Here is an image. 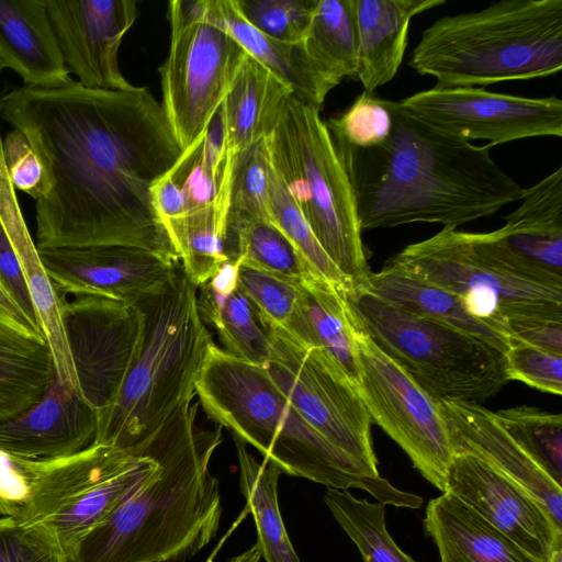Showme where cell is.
I'll use <instances>...</instances> for the list:
<instances>
[{
	"label": "cell",
	"instance_id": "6da1fadb",
	"mask_svg": "<svg viewBox=\"0 0 562 562\" xmlns=\"http://www.w3.org/2000/svg\"><path fill=\"white\" fill-rule=\"evenodd\" d=\"M0 117L24 134L45 171L37 249L127 246L180 262L150 187L182 150L146 87L24 85L0 97Z\"/></svg>",
	"mask_w": 562,
	"mask_h": 562
},
{
	"label": "cell",
	"instance_id": "7a4b0ae2",
	"mask_svg": "<svg viewBox=\"0 0 562 562\" xmlns=\"http://www.w3.org/2000/svg\"><path fill=\"white\" fill-rule=\"evenodd\" d=\"M390 106L392 128L382 143L333 142L361 231L417 222L457 228L520 200L524 188L496 165L488 145L448 134L401 101Z\"/></svg>",
	"mask_w": 562,
	"mask_h": 562
},
{
	"label": "cell",
	"instance_id": "3957f363",
	"mask_svg": "<svg viewBox=\"0 0 562 562\" xmlns=\"http://www.w3.org/2000/svg\"><path fill=\"white\" fill-rule=\"evenodd\" d=\"M199 406L181 405L134 445L156 470L82 538L72 562H183L215 538L222 504L210 464L223 428L200 427Z\"/></svg>",
	"mask_w": 562,
	"mask_h": 562
},
{
	"label": "cell",
	"instance_id": "277c9868",
	"mask_svg": "<svg viewBox=\"0 0 562 562\" xmlns=\"http://www.w3.org/2000/svg\"><path fill=\"white\" fill-rule=\"evenodd\" d=\"M209 418L257 449L282 473L327 488H359L378 502L417 509L423 497L393 486L336 448L296 411L266 367L213 344L196 382Z\"/></svg>",
	"mask_w": 562,
	"mask_h": 562
},
{
	"label": "cell",
	"instance_id": "5b68a950",
	"mask_svg": "<svg viewBox=\"0 0 562 562\" xmlns=\"http://www.w3.org/2000/svg\"><path fill=\"white\" fill-rule=\"evenodd\" d=\"M139 340L112 405L98 415L93 443L132 447L196 396V382L214 344L198 311V289L180 262L159 289L134 303Z\"/></svg>",
	"mask_w": 562,
	"mask_h": 562
},
{
	"label": "cell",
	"instance_id": "8992f818",
	"mask_svg": "<svg viewBox=\"0 0 562 562\" xmlns=\"http://www.w3.org/2000/svg\"><path fill=\"white\" fill-rule=\"evenodd\" d=\"M437 88L548 77L562 69V0H502L442 16L408 61Z\"/></svg>",
	"mask_w": 562,
	"mask_h": 562
},
{
	"label": "cell",
	"instance_id": "52a82bcc",
	"mask_svg": "<svg viewBox=\"0 0 562 562\" xmlns=\"http://www.w3.org/2000/svg\"><path fill=\"white\" fill-rule=\"evenodd\" d=\"M389 262L460 296L472 315L508 338L514 325L562 321V278L515 255L501 228L470 233L442 227Z\"/></svg>",
	"mask_w": 562,
	"mask_h": 562
},
{
	"label": "cell",
	"instance_id": "ba28073f",
	"mask_svg": "<svg viewBox=\"0 0 562 562\" xmlns=\"http://www.w3.org/2000/svg\"><path fill=\"white\" fill-rule=\"evenodd\" d=\"M341 293L369 338L436 401L480 404L509 382L505 353L484 340L412 313L360 285Z\"/></svg>",
	"mask_w": 562,
	"mask_h": 562
},
{
	"label": "cell",
	"instance_id": "9c48e42d",
	"mask_svg": "<svg viewBox=\"0 0 562 562\" xmlns=\"http://www.w3.org/2000/svg\"><path fill=\"white\" fill-rule=\"evenodd\" d=\"M271 164L318 244L351 282L371 271L345 169L319 110L290 95L267 137Z\"/></svg>",
	"mask_w": 562,
	"mask_h": 562
},
{
	"label": "cell",
	"instance_id": "30bf717a",
	"mask_svg": "<svg viewBox=\"0 0 562 562\" xmlns=\"http://www.w3.org/2000/svg\"><path fill=\"white\" fill-rule=\"evenodd\" d=\"M170 45L159 68L162 108L181 150L206 130L247 53L205 13L202 0L168 3Z\"/></svg>",
	"mask_w": 562,
	"mask_h": 562
},
{
	"label": "cell",
	"instance_id": "8fae6325",
	"mask_svg": "<svg viewBox=\"0 0 562 562\" xmlns=\"http://www.w3.org/2000/svg\"><path fill=\"white\" fill-rule=\"evenodd\" d=\"M263 327L271 341L265 367L296 411L331 445L379 474L372 422L357 386L322 349L283 328Z\"/></svg>",
	"mask_w": 562,
	"mask_h": 562
},
{
	"label": "cell",
	"instance_id": "7c38bea8",
	"mask_svg": "<svg viewBox=\"0 0 562 562\" xmlns=\"http://www.w3.org/2000/svg\"><path fill=\"white\" fill-rule=\"evenodd\" d=\"M350 317L358 362V392L371 422L378 424L419 473L443 493L453 450L438 402L369 338L351 313Z\"/></svg>",
	"mask_w": 562,
	"mask_h": 562
},
{
	"label": "cell",
	"instance_id": "4fadbf2b",
	"mask_svg": "<svg viewBox=\"0 0 562 562\" xmlns=\"http://www.w3.org/2000/svg\"><path fill=\"white\" fill-rule=\"evenodd\" d=\"M402 105L425 122L460 138L488 146L538 136H562V101L528 98L484 88H437L416 92Z\"/></svg>",
	"mask_w": 562,
	"mask_h": 562
},
{
	"label": "cell",
	"instance_id": "5bb4252c",
	"mask_svg": "<svg viewBox=\"0 0 562 562\" xmlns=\"http://www.w3.org/2000/svg\"><path fill=\"white\" fill-rule=\"evenodd\" d=\"M58 296L79 391L99 415L116 398L131 366L140 312L135 304L102 296Z\"/></svg>",
	"mask_w": 562,
	"mask_h": 562
},
{
	"label": "cell",
	"instance_id": "9a60e30c",
	"mask_svg": "<svg viewBox=\"0 0 562 562\" xmlns=\"http://www.w3.org/2000/svg\"><path fill=\"white\" fill-rule=\"evenodd\" d=\"M69 74L87 88H135L122 75L119 50L137 18L135 0H44Z\"/></svg>",
	"mask_w": 562,
	"mask_h": 562
},
{
	"label": "cell",
	"instance_id": "2e32d148",
	"mask_svg": "<svg viewBox=\"0 0 562 562\" xmlns=\"http://www.w3.org/2000/svg\"><path fill=\"white\" fill-rule=\"evenodd\" d=\"M445 492L470 507L537 562H548L562 546L558 529L544 507L524 487L481 460L454 453Z\"/></svg>",
	"mask_w": 562,
	"mask_h": 562
},
{
	"label": "cell",
	"instance_id": "e0dca14e",
	"mask_svg": "<svg viewBox=\"0 0 562 562\" xmlns=\"http://www.w3.org/2000/svg\"><path fill=\"white\" fill-rule=\"evenodd\" d=\"M37 250L58 295H95L130 304L162 286L178 263L127 246Z\"/></svg>",
	"mask_w": 562,
	"mask_h": 562
},
{
	"label": "cell",
	"instance_id": "ac0fdd59",
	"mask_svg": "<svg viewBox=\"0 0 562 562\" xmlns=\"http://www.w3.org/2000/svg\"><path fill=\"white\" fill-rule=\"evenodd\" d=\"M97 429V411L55 373L37 403L0 419V452L30 460L63 458L91 446Z\"/></svg>",
	"mask_w": 562,
	"mask_h": 562
},
{
	"label": "cell",
	"instance_id": "d6986e66",
	"mask_svg": "<svg viewBox=\"0 0 562 562\" xmlns=\"http://www.w3.org/2000/svg\"><path fill=\"white\" fill-rule=\"evenodd\" d=\"M454 453L485 461L529 492L562 530V485L525 452L499 426L494 413L479 403L437 401Z\"/></svg>",
	"mask_w": 562,
	"mask_h": 562
},
{
	"label": "cell",
	"instance_id": "ffe728a7",
	"mask_svg": "<svg viewBox=\"0 0 562 562\" xmlns=\"http://www.w3.org/2000/svg\"><path fill=\"white\" fill-rule=\"evenodd\" d=\"M0 218L21 265L38 325L52 352L58 381L79 391L64 330L60 299L38 255L5 168L0 134ZM81 394V393H80Z\"/></svg>",
	"mask_w": 562,
	"mask_h": 562
},
{
	"label": "cell",
	"instance_id": "44dd1931",
	"mask_svg": "<svg viewBox=\"0 0 562 562\" xmlns=\"http://www.w3.org/2000/svg\"><path fill=\"white\" fill-rule=\"evenodd\" d=\"M156 468V460L136 447L116 446L104 469L45 521L71 561L82 538L144 483Z\"/></svg>",
	"mask_w": 562,
	"mask_h": 562
},
{
	"label": "cell",
	"instance_id": "7402d4cb",
	"mask_svg": "<svg viewBox=\"0 0 562 562\" xmlns=\"http://www.w3.org/2000/svg\"><path fill=\"white\" fill-rule=\"evenodd\" d=\"M0 61L25 86L71 82L44 0H0Z\"/></svg>",
	"mask_w": 562,
	"mask_h": 562
},
{
	"label": "cell",
	"instance_id": "603a6c76",
	"mask_svg": "<svg viewBox=\"0 0 562 562\" xmlns=\"http://www.w3.org/2000/svg\"><path fill=\"white\" fill-rule=\"evenodd\" d=\"M445 3L446 0H355L357 80L363 91L374 93L395 77L412 19Z\"/></svg>",
	"mask_w": 562,
	"mask_h": 562
},
{
	"label": "cell",
	"instance_id": "cb8c5ba5",
	"mask_svg": "<svg viewBox=\"0 0 562 562\" xmlns=\"http://www.w3.org/2000/svg\"><path fill=\"white\" fill-rule=\"evenodd\" d=\"M206 15L226 30L246 53L288 85L292 94L315 109L336 86L308 54L304 41L286 43L269 37L250 25L234 0H202Z\"/></svg>",
	"mask_w": 562,
	"mask_h": 562
},
{
	"label": "cell",
	"instance_id": "d4e9b609",
	"mask_svg": "<svg viewBox=\"0 0 562 562\" xmlns=\"http://www.w3.org/2000/svg\"><path fill=\"white\" fill-rule=\"evenodd\" d=\"M501 227L507 247L531 266L562 278V167L524 189Z\"/></svg>",
	"mask_w": 562,
	"mask_h": 562
},
{
	"label": "cell",
	"instance_id": "484cf974",
	"mask_svg": "<svg viewBox=\"0 0 562 562\" xmlns=\"http://www.w3.org/2000/svg\"><path fill=\"white\" fill-rule=\"evenodd\" d=\"M424 528L438 549L440 562H537L447 492L428 502Z\"/></svg>",
	"mask_w": 562,
	"mask_h": 562
},
{
	"label": "cell",
	"instance_id": "4316f807",
	"mask_svg": "<svg viewBox=\"0 0 562 562\" xmlns=\"http://www.w3.org/2000/svg\"><path fill=\"white\" fill-rule=\"evenodd\" d=\"M290 95L288 85L247 54L218 108L227 153L268 137Z\"/></svg>",
	"mask_w": 562,
	"mask_h": 562
},
{
	"label": "cell",
	"instance_id": "83f0119b",
	"mask_svg": "<svg viewBox=\"0 0 562 562\" xmlns=\"http://www.w3.org/2000/svg\"><path fill=\"white\" fill-rule=\"evenodd\" d=\"M357 285L412 313L480 338L504 353L508 349L509 338L472 315L460 296L389 261Z\"/></svg>",
	"mask_w": 562,
	"mask_h": 562
},
{
	"label": "cell",
	"instance_id": "f1b7e54d",
	"mask_svg": "<svg viewBox=\"0 0 562 562\" xmlns=\"http://www.w3.org/2000/svg\"><path fill=\"white\" fill-rule=\"evenodd\" d=\"M300 289L296 310L284 330L322 349L358 389L353 326L341 289L318 276L303 280Z\"/></svg>",
	"mask_w": 562,
	"mask_h": 562
},
{
	"label": "cell",
	"instance_id": "f546056e",
	"mask_svg": "<svg viewBox=\"0 0 562 562\" xmlns=\"http://www.w3.org/2000/svg\"><path fill=\"white\" fill-rule=\"evenodd\" d=\"M232 155L227 153L216 198L180 216L164 220L189 280L200 288L227 261L224 252Z\"/></svg>",
	"mask_w": 562,
	"mask_h": 562
},
{
	"label": "cell",
	"instance_id": "4dcf8cb0",
	"mask_svg": "<svg viewBox=\"0 0 562 562\" xmlns=\"http://www.w3.org/2000/svg\"><path fill=\"white\" fill-rule=\"evenodd\" d=\"M233 440L239 464V487L254 516L256 547L261 558L265 562H301L279 508L278 483L282 471L271 461L259 462L238 438Z\"/></svg>",
	"mask_w": 562,
	"mask_h": 562
},
{
	"label": "cell",
	"instance_id": "1f68e13d",
	"mask_svg": "<svg viewBox=\"0 0 562 562\" xmlns=\"http://www.w3.org/2000/svg\"><path fill=\"white\" fill-rule=\"evenodd\" d=\"M55 374L46 340L0 330V419L37 403Z\"/></svg>",
	"mask_w": 562,
	"mask_h": 562
},
{
	"label": "cell",
	"instance_id": "d6a6232c",
	"mask_svg": "<svg viewBox=\"0 0 562 562\" xmlns=\"http://www.w3.org/2000/svg\"><path fill=\"white\" fill-rule=\"evenodd\" d=\"M198 290L199 314L204 324L216 330L223 349L236 358L265 367L270 358L271 341L243 291L237 286L222 292L209 283Z\"/></svg>",
	"mask_w": 562,
	"mask_h": 562
},
{
	"label": "cell",
	"instance_id": "836d02e7",
	"mask_svg": "<svg viewBox=\"0 0 562 562\" xmlns=\"http://www.w3.org/2000/svg\"><path fill=\"white\" fill-rule=\"evenodd\" d=\"M304 44L319 69L335 86L345 78L357 79L355 0H318Z\"/></svg>",
	"mask_w": 562,
	"mask_h": 562
},
{
	"label": "cell",
	"instance_id": "e575fe53",
	"mask_svg": "<svg viewBox=\"0 0 562 562\" xmlns=\"http://www.w3.org/2000/svg\"><path fill=\"white\" fill-rule=\"evenodd\" d=\"M53 465V459L30 460L0 452V515L26 526L46 521L58 502Z\"/></svg>",
	"mask_w": 562,
	"mask_h": 562
},
{
	"label": "cell",
	"instance_id": "d590c367",
	"mask_svg": "<svg viewBox=\"0 0 562 562\" xmlns=\"http://www.w3.org/2000/svg\"><path fill=\"white\" fill-rule=\"evenodd\" d=\"M224 252L227 261L259 269L295 283L317 276L271 220H259L225 231Z\"/></svg>",
	"mask_w": 562,
	"mask_h": 562
},
{
	"label": "cell",
	"instance_id": "8d00e7d4",
	"mask_svg": "<svg viewBox=\"0 0 562 562\" xmlns=\"http://www.w3.org/2000/svg\"><path fill=\"white\" fill-rule=\"evenodd\" d=\"M324 502L358 548L363 562H417L398 548L385 524V504L355 497L349 491L327 488Z\"/></svg>",
	"mask_w": 562,
	"mask_h": 562
},
{
	"label": "cell",
	"instance_id": "74e56055",
	"mask_svg": "<svg viewBox=\"0 0 562 562\" xmlns=\"http://www.w3.org/2000/svg\"><path fill=\"white\" fill-rule=\"evenodd\" d=\"M226 157L223 122L217 110L205 132L182 151L168 171L184 194L188 212L202 207L216 198Z\"/></svg>",
	"mask_w": 562,
	"mask_h": 562
},
{
	"label": "cell",
	"instance_id": "f35d334b",
	"mask_svg": "<svg viewBox=\"0 0 562 562\" xmlns=\"http://www.w3.org/2000/svg\"><path fill=\"white\" fill-rule=\"evenodd\" d=\"M270 171L267 137L232 155L226 231L270 220L267 209Z\"/></svg>",
	"mask_w": 562,
	"mask_h": 562
},
{
	"label": "cell",
	"instance_id": "ab89813d",
	"mask_svg": "<svg viewBox=\"0 0 562 562\" xmlns=\"http://www.w3.org/2000/svg\"><path fill=\"white\" fill-rule=\"evenodd\" d=\"M494 417L512 439L562 484V416L536 407L498 409Z\"/></svg>",
	"mask_w": 562,
	"mask_h": 562
},
{
	"label": "cell",
	"instance_id": "60d3db41",
	"mask_svg": "<svg viewBox=\"0 0 562 562\" xmlns=\"http://www.w3.org/2000/svg\"><path fill=\"white\" fill-rule=\"evenodd\" d=\"M267 209L271 222L291 240L317 276L341 290L352 286L318 244L272 164Z\"/></svg>",
	"mask_w": 562,
	"mask_h": 562
},
{
	"label": "cell",
	"instance_id": "b9f144b4",
	"mask_svg": "<svg viewBox=\"0 0 562 562\" xmlns=\"http://www.w3.org/2000/svg\"><path fill=\"white\" fill-rule=\"evenodd\" d=\"M393 123L390 100L363 91L351 105L326 125L333 142L353 147H370L382 143Z\"/></svg>",
	"mask_w": 562,
	"mask_h": 562
},
{
	"label": "cell",
	"instance_id": "7bdbcfd3",
	"mask_svg": "<svg viewBox=\"0 0 562 562\" xmlns=\"http://www.w3.org/2000/svg\"><path fill=\"white\" fill-rule=\"evenodd\" d=\"M318 0H234L243 18L262 34L286 43L303 42Z\"/></svg>",
	"mask_w": 562,
	"mask_h": 562
},
{
	"label": "cell",
	"instance_id": "ee69618b",
	"mask_svg": "<svg viewBox=\"0 0 562 562\" xmlns=\"http://www.w3.org/2000/svg\"><path fill=\"white\" fill-rule=\"evenodd\" d=\"M237 279L261 323L286 329L296 310L300 283L243 265L238 267Z\"/></svg>",
	"mask_w": 562,
	"mask_h": 562
},
{
	"label": "cell",
	"instance_id": "f6af8a7d",
	"mask_svg": "<svg viewBox=\"0 0 562 562\" xmlns=\"http://www.w3.org/2000/svg\"><path fill=\"white\" fill-rule=\"evenodd\" d=\"M0 562H72L45 522L20 525L0 518Z\"/></svg>",
	"mask_w": 562,
	"mask_h": 562
},
{
	"label": "cell",
	"instance_id": "bcb514c9",
	"mask_svg": "<svg viewBox=\"0 0 562 562\" xmlns=\"http://www.w3.org/2000/svg\"><path fill=\"white\" fill-rule=\"evenodd\" d=\"M505 360L509 381L516 380L541 392L561 395V353L510 339Z\"/></svg>",
	"mask_w": 562,
	"mask_h": 562
},
{
	"label": "cell",
	"instance_id": "7dc6e473",
	"mask_svg": "<svg viewBox=\"0 0 562 562\" xmlns=\"http://www.w3.org/2000/svg\"><path fill=\"white\" fill-rule=\"evenodd\" d=\"M2 153L14 189L36 201L44 190L45 171L24 134L14 128L9 132L2 139Z\"/></svg>",
	"mask_w": 562,
	"mask_h": 562
},
{
	"label": "cell",
	"instance_id": "c3c4849f",
	"mask_svg": "<svg viewBox=\"0 0 562 562\" xmlns=\"http://www.w3.org/2000/svg\"><path fill=\"white\" fill-rule=\"evenodd\" d=\"M0 285L12 297L30 322H38L23 277L20 261L0 218ZM42 330V329H41Z\"/></svg>",
	"mask_w": 562,
	"mask_h": 562
},
{
	"label": "cell",
	"instance_id": "681fc988",
	"mask_svg": "<svg viewBox=\"0 0 562 562\" xmlns=\"http://www.w3.org/2000/svg\"><path fill=\"white\" fill-rule=\"evenodd\" d=\"M509 340H518L562 355V321H532L508 328Z\"/></svg>",
	"mask_w": 562,
	"mask_h": 562
},
{
	"label": "cell",
	"instance_id": "f907efd6",
	"mask_svg": "<svg viewBox=\"0 0 562 562\" xmlns=\"http://www.w3.org/2000/svg\"><path fill=\"white\" fill-rule=\"evenodd\" d=\"M150 199L162 221L188 212L184 194L168 172L153 183Z\"/></svg>",
	"mask_w": 562,
	"mask_h": 562
},
{
	"label": "cell",
	"instance_id": "816d5d0a",
	"mask_svg": "<svg viewBox=\"0 0 562 562\" xmlns=\"http://www.w3.org/2000/svg\"><path fill=\"white\" fill-rule=\"evenodd\" d=\"M0 330H8L37 340H46L43 331L33 325L12 297L0 285Z\"/></svg>",
	"mask_w": 562,
	"mask_h": 562
},
{
	"label": "cell",
	"instance_id": "f5cc1de1",
	"mask_svg": "<svg viewBox=\"0 0 562 562\" xmlns=\"http://www.w3.org/2000/svg\"><path fill=\"white\" fill-rule=\"evenodd\" d=\"M260 559H261V555H260L256 544H254L246 551L232 558L228 562H260Z\"/></svg>",
	"mask_w": 562,
	"mask_h": 562
},
{
	"label": "cell",
	"instance_id": "db71d44e",
	"mask_svg": "<svg viewBox=\"0 0 562 562\" xmlns=\"http://www.w3.org/2000/svg\"><path fill=\"white\" fill-rule=\"evenodd\" d=\"M548 562H562V546L553 550Z\"/></svg>",
	"mask_w": 562,
	"mask_h": 562
},
{
	"label": "cell",
	"instance_id": "11a10c76",
	"mask_svg": "<svg viewBox=\"0 0 562 562\" xmlns=\"http://www.w3.org/2000/svg\"><path fill=\"white\" fill-rule=\"evenodd\" d=\"M4 68V66L2 65V63L0 61V72L1 70Z\"/></svg>",
	"mask_w": 562,
	"mask_h": 562
}]
</instances>
